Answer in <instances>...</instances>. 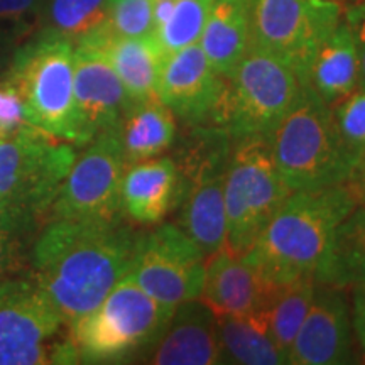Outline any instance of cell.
Returning <instances> with one entry per match:
<instances>
[{"label": "cell", "instance_id": "cell-1", "mask_svg": "<svg viewBox=\"0 0 365 365\" xmlns=\"http://www.w3.org/2000/svg\"><path fill=\"white\" fill-rule=\"evenodd\" d=\"M140 235L125 217L48 220L31 252V277L70 327L129 274Z\"/></svg>", "mask_w": 365, "mask_h": 365}, {"label": "cell", "instance_id": "cell-2", "mask_svg": "<svg viewBox=\"0 0 365 365\" xmlns=\"http://www.w3.org/2000/svg\"><path fill=\"white\" fill-rule=\"evenodd\" d=\"M359 200L349 182L313 191H293L244 255L269 286L303 277L322 279L336 228Z\"/></svg>", "mask_w": 365, "mask_h": 365}, {"label": "cell", "instance_id": "cell-3", "mask_svg": "<svg viewBox=\"0 0 365 365\" xmlns=\"http://www.w3.org/2000/svg\"><path fill=\"white\" fill-rule=\"evenodd\" d=\"M76 159L75 145L38 127L0 139V234L21 242L48 222L63 181Z\"/></svg>", "mask_w": 365, "mask_h": 365}, {"label": "cell", "instance_id": "cell-4", "mask_svg": "<svg viewBox=\"0 0 365 365\" xmlns=\"http://www.w3.org/2000/svg\"><path fill=\"white\" fill-rule=\"evenodd\" d=\"M274 161L291 191H313L349 181L357 158L336 129L331 107L309 86L269 135Z\"/></svg>", "mask_w": 365, "mask_h": 365}, {"label": "cell", "instance_id": "cell-5", "mask_svg": "<svg viewBox=\"0 0 365 365\" xmlns=\"http://www.w3.org/2000/svg\"><path fill=\"white\" fill-rule=\"evenodd\" d=\"M232 139L222 127L186 129L176 150L178 196L173 212L176 223L210 257L225 247V176Z\"/></svg>", "mask_w": 365, "mask_h": 365}, {"label": "cell", "instance_id": "cell-6", "mask_svg": "<svg viewBox=\"0 0 365 365\" xmlns=\"http://www.w3.org/2000/svg\"><path fill=\"white\" fill-rule=\"evenodd\" d=\"M175 308L149 296L127 274L98 307L68 328L80 362L120 364L143 357L161 336Z\"/></svg>", "mask_w": 365, "mask_h": 365}, {"label": "cell", "instance_id": "cell-7", "mask_svg": "<svg viewBox=\"0 0 365 365\" xmlns=\"http://www.w3.org/2000/svg\"><path fill=\"white\" fill-rule=\"evenodd\" d=\"M6 80L21 93L31 124L76 145L75 46L39 33L14 54Z\"/></svg>", "mask_w": 365, "mask_h": 365}, {"label": "cell", "instance_id": "cell-8", "mask_svg": "<svg viewBox=\"0 0 365 365\" xmlns=\"http://www.w3.org/2000/svg\"><path fill=\"white\" fill-rule=\"evenodd\" d=\"M293 191L274 161L269 137L232 143L225 191V249L245 254Z\"/></svg>", "mask_w": 365, "mask_h": 365}, {"label": "cell", "instance_id": "cell-9", "mask_svg": "<svg viewBox=\"0 0 365 365\" xmlns=\"http://www.w3.org/2000/svg\"><path fill=\"white\" fill-rule=\"evenodd\" d=\"M225 80L215 125L227 132L232 143L271 135L303 88L286 63L252 48Z\"/></svg>", "mask_w": 365, "mask_h": 365}, {"label": "cell", "instance_id": "cell-10", "mask_svg": "<svg viewBox=\"0 0 365 365\" xmlns=\"http://www.w3.org/2000/svg\"><path fill=\"white\" fill-rule=\"evenodd\" d=\"M65 327L33 277L0 281V365L78 364Z\"/></svg>", "mask_w": 365, "mask_h": 365}, {"label": "cell", "instance_id": "cell-11", "mask_svg": "<svg viewBox=\"0 0 365 365\" xmlns=\"http://www.w3.org/2000/svg\"><path fill=\"white\" fill-rule=\"evenodd\" d=\"M249 48L281 59L303 81L323 39L344 19L336 0H245Z\"/></svg>", "mask_w": 365, "mask_h": 365}, {"label": "cell", "instance_id": "cell-12", "mask_svg": "<svg viewBox=\"0 0 365 365\" xmlns=\"http://www.w3.org/2000/svg\"><path fill=\"white\" fill-rule=\"evenodd\" d=\"M127 163L117 129L105 130L85 145L63 181L48 220H112L122 212V180Z\"/></svg>", "mask_w": 365, "mask_h": 365}, {"label": "cell", "instance_id": "cell-13", "mask_svg": "<svg viewBox=\"0 0 365 365\" xmlns=\"http://www.w3.org/2000/svg\"><path fill=\"white\" fill-rule=\"evenodd\" d=\"M205 264L202 249L180 227L161 223L154 230L143 232L129 276L164 307L176 308L200 298Z\"/></svg>", "mask_w": 365, "mask_h": 365}, {"label": "cell", "instance_id": "cell-14", "mask_svg": "<svg viewBox=\"0 0 365 365\" xmlns=\"http://www.w3.org/2000/svg\"><path fill=\"white\" fill-rule=\"evenodd\" d=\"M225 85L200 44H191L163 58L158 97L185 129L215 125Z\"/></svg>", "mask_w": 365, "mask_h": 365}, {"label": "cell", "instance_id": "cell-15", "mask_svg": "<svg viewBox=\"0 0 365 365\" xmlns=\"http://www.w3.org/2000/svg\"><path fill=\"white\" fill-rule=\"evenodd\" d=\"M75 46L76 145L83 148L105 130L115 129L129 108V95L107 56L97 44Z\"/></svg>", "mask_w": 365, "mask_h": 365}, {"label": "cell", "instance_id": "cell-16", "mask_svg": "<svg viewBox=\"0 0 365 365\" xmlns=\"http://www.w3.org/2000/svg\"><path fill=\"white\" fill-rule=\"evenodd\" d=\"M354 362V328L346 289L317 282L287 364L340 365Z\"/></svg>", "mask_w": 365, "mask_h": 365}, {"label": "cell", "instance_id": "cell-17", "mask_svg": "<svg viewBox=\"0 0 365 365\" xmlns=\"http://www.w3.org/2000/svg\"><path fill=\"white\" fill-rule=\"evenodd\" d=\"M143 359L156 365L223 364L215 313L200 298L178 304L161 336Z\"/></svg>", "mask_w": 365, "mask_h": 365}, {"label": "cell", "instance_id": "cell-18", "mask_svg": "<svg viewBox=\"0 0 365 365\" xmlns=\"http://www.w3.org/2000/svg\"><path fill=\"white\" fill-rule=\"evenodd\" d=\"M272 289L244 254L223 247L207 259L200 299L215 317L247 314L264 312Z\"/></svg>", "mask_w": 365, "mask_h": 365}, {"label": "cell", "instance_id": "cell-19", "mask_svg": "<svg viewBox=\"0 0 365 365\" xmlns=\"http://www.w3.org/2000/svg\"><path fill=\"white\" fill-rule=\"evenodd\" d=\"M175 158L158 156L127 166L122 180V212L139 225H158L173 212L178 196Z\"/></svg>", "mask_w": 365, "mask_h": 365}, {"label": "cell", "instance_id": "cell-20", "mask_svg": "<svg viewBox=\"0 0 365 365\" xmlns=\"http://www.w3.org/2000/svg\"><path fill=\"white\" fill-rule=\"evenodd\" d=\"M301 85L309 86L328 107L349 97L360 86L357 48L345 14L314 51Z\"/></svg>", "mask_w": 365, "mask_h": 365}, {"label": "cell", "instance_id": "cell-21", "mask_svg": "<svg viewBox=\"0 0 365 365\" xmlns=\"http://www.w3.org/2000/svg\"><path fill=\"white\" fill-rule=\"evenodd\" d=\"M81 41L97 44L105 53L124 85L130 103L156 97L159 71L164 56L153 36L122 38V36H113L108 27H105Z\"/></svg>", "mask_w": 365, "mask_h": 365}, {"label": "cell", "instance_id": "cell-22", "mask_svg": "<svg viewBox=\"0 0 365 365\" xmlns=\"http://www.w3.org/2000/svg\"><path fill=\"white\" fill-rule=\"evenodd\" d=\"M127 166L163 156L178 143V120L158 97L132 102L115 127Z\"/></svg>", "mask_w": 365, "mask_h": 365}, {"label": "cell", "instance_id": "cell-23", "mask_svg": "<svg viewBox=\"0 0 365 365\" xmlns=\"http://www.w3.org/2000/svg\"><path fill=\"white\" fill-rule=\"evenodd\" d=\"M198 44L213 70L228 78L249 51L245 0H213Z\"/></svg>", "mask_w": 365, "mask_h": 365}, {"label": "cell", "instance_id": "cell-24", "mask_svg": "<svg viewBox=\"0 0 365 365\" xmlns=\"http://www.w3.org/2000/svg\"><path fill=\"white\" fill-rule=\"evenodd\" d=\"M217 328L223 364H286L271 339L264 312L217 317Z\"/></svg>", "mask_w": 365, "mask_h": 365}, {"label": "cell", "instance_id": "cell-25", "mask_svg": "<svg viewBox=\"0 0 365 365\" xmlns=\"http://www.w3.org/2000/svg\"><path fill=\"white\" fill-rule=\"evenodd\" d=\"M317 282L314 277H303L287 284L274 286L264 308L271 339L286 364L296 335L312 307Z\"/></svg>", "mask_w": 365, "mask_h": 365}, {"label": "cell", "instance_id": "cell-26", "mask_svg": "<svg viewBox=\"0 0 365 365\" xmlns=\"http://www.w3.org/2000/svg\"><path fill=\"white\" fill-rule=\"evenodd\" d=\"M318 282L345 289L365 282V205H359L336 228L330 261Z\"/></svg>", "mask_w": 365, "mask_h": 365}, {"label": "cell", "instance_id": "cell-27", "mask_svg": "<svg viewBox=\"0 0 365 365\" xmlns=\"http://www.w3.org/2000/svg\"><path fill=\"white\" fill-rule=\"evenodd\" d=\"M112 0H44L39 33L76 44L107 27Z\"/></svg>", "mask_w": 365, "mask_h": 365}, {"label": "cell", "instance_id": "cell-28", "mask_svg": "<svg viewBox=\"0 0 365 365\" xmlns=\"http://www.w3.org/2000/svg\"><path fill=\"white\" fill-rule=\"evenodd\" d=\"M212 6L213 0H175L168 19L153 33L163 56L198 44Z\"/></svg>", "mask_w": 365, "mask_h": 365}, {"label": "cell", "instance_id": "cell-29", "mask_svg": "<svg viewBox=\"0 0 365 365\" xmlns=\"http://www.w3.org/2000/svg\"><path fill=\"white\" fill-rule=\"evenodd\" d=\"M107 27L122 38L153 36L154 0H112Z\"/></svg>", "mask_w": 365, "mask_h": 365}, {"label": "cell", "instance_id": "cell-30", "mask_svg": "<svg viewBox=\"0 0 365 365\" xmlns=\"http://www.w3.org/2000/svg\"><path fill=\"white\" fill-rule=\"evenodd\" d=\"M44 0H0V46L21 43L39 29Z\"/></svg>", "mask_w": 365, "mask_h": 365}, {"label": "cell", "instance_id": "cell-31", "mask_svg": "<svg viewBox=\"0 0 365 365\" xmlns=\"http://www.w3.org/2000/svg\"><path fill=\"white\" fill-rule=\"evenodd\" d=\"M341 140L355 158L365 153V90L359 88L331 107Z\"/></svg>", "mask_w": 365, "mask_h": 365}, {"label": "cell", "instance_id": "cell-32", "mask_svg": "<svg viewBox=\"0 0 365 365\" xmlns=\"http://www.w3.org/2000/svg\"><path fill=\"white\" fill-rule=\"evenodd\" d=\"M0 127L7 134L24 129V127H34L31 124L29 112L21 93L7 80L0 83Z\"/></svg>", "mask_w": 365, "mask_h": 365}, {"label": "cell", "instance_id": "cell-33", "mask_svg": "<svg viewBox=\"0 0 365 365\" xmlns=\"http://www.w3.org/2000/svg\"><path fill=\"white\" fill-rule=\"evenodd\" d=\"M344 14L350 29H352L355 48H357L360 88L365 90V0H355L352 4H346Z\"/></svg>", "mask_w": 365, "mask_h": 365}, {"label": "cell", "instance_id": "cell-34", "mask_svg": "<svg viewBox=\"0 0 365 365\" xmlns=\"http://www.w3.org/2000/svg\"><path fill=\"white\" fill-rule=\"evenodd\" d=\"M349 289L354 336L357 339L360 352L365 357V282L350 286Z\"/></svg>", "mask_w": 365, "mask_h": 365}, {"label": "cell", "instance_id": "cell-35", "mask_svg": "<svg viewBox=\"0 0 365 365\" xmlns=\"http://www.w3.org/2000/svg\"><path fill=\"white\" fill-rule=\"evenodd\" d=\"M21 242L9 239V237L0 234V281L7 277L14 271L17 262V254H19Z\"/></svg>", "mask_w": 365, "mask_h": 365}, {"label": "cell", "instance_id": "cell-36", "mask_svg": "<svg viewBox=\"0 0 365 365\" xmlns=\"http://www.w3.org/2000/svg\"><path fill=\"white\" fill-rule=\"evenodd\" d=\"M349 186L357 196L359 205H365V153L359 158V161L355 163L352 173L349 178Z\"/></svg>", "mask_w": 365, "mask_h": 365}, {"label": "cell", "instance_id": "cell-37", "mask_svg": "<svg viewBox=\"0 0 365 365\" xmlns=\"http://www.w3.org/2000/svg\"><path fill=\"white\" fill-rule=\"evenodd\" d=\"M336 2L344 4V6H345V4H352V2H355V0H336Z\"/></svg>", "mask_w": 365, "mask_h": 365}, {"label": "cell", "instance_id": "cell-38", "mask_svg": "<svg viewBox=\"0 0 365 365\" xmlns=\"http://www.w3.org/2000/svg\"><path fill=\"white\" fill-rule=\"evenodd\" d=\"M7 135V132L2 129V127H0V139H2V137H6Z\"/></svg>", "mask_w": 365, "mask_h": 365}]
</instances>
